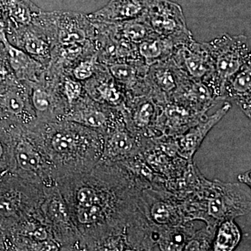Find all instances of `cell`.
<instances>
[{
  "mask_svg": "<svg viewBox=\"0 0 251 251\" xmlns=\"http://www.w3.org/2000/svg\"><path fill=\"white\" fill-rule=\"evenodd\" d=\"M52 147L59 153H68L74 148V140L68 135L58 133L52 140Z\"/></svg>",
  "mask_w": 251,
  "mask_h": 251,
  "instance_id": "484cf974",
  "label": "cell"
},
{
  "mask_svg": "<svg viewBox=\"0 0 251 251\" xmlns=\"http://www.w3.org/2000/svg\"><path fill=\"white\" fill-rule=\"evenodd\" d=\"M16 160L19 166L25 171H35L39 166L40 158L31 145L26 142L18 144L16 150Z\"/></svg>",
  "mask_w": 251,
  "mask_h": 251,
  "instance_id": "d6986e66",
  "label": "cell"
},
{
  "mask_svg": "<svg viewBox=\"0 0 251 251\" xmlns=\"http://www.w3.org/2000/svg\"><path fill=\"white\" fill-rule=\"evenodd\" d=\"M143 17L156 35L179 39L191 35L182 9L168 0H150Z\"/></svg>",
  "mask_w": 251,
  "mask_h": 251,
  "instance_id": "3957f363",
  "label": "cell"
},
{
  "mask_svg": "<svg viewBox=\"0 0 251 251\" xmlns=\"http://www.w3.org/2000/svg\"><path fill=\"white\" fill-rule=\"evenodd\" d=\"M33 24L45 31L52 46L95 43L96 29L87 15L71 11H41Z\"/></svg>",
  "mask_w": 251,
  "mask_h": 251,
  "instance_id": "7a4b0ae2",
  "label": "cell"
},
{
  "mask_svg": "<svg viewBox=\"0 0 251 251\" xmlns=\"http://www.w3.org/2000/svg\"><path fill=\"white\" fill-rule=\"evenodd\" d=\"M241 240L242 232L233 219L226 220L218 229L214 242V251H233Z\"/></svg>",
  "mask_w": 251,
  "mask_h": 251,
  "instance_id": "ac0fdd59",
  "label": "cell"
},
{
  "mask_svg": "<svg viewBox=\"0 0 251 251\" xmlns=\"http://www.w3.org/2000/svg\"><path fill=\"white\" fill-rule=\"evenodd\" d=\"M186 76L171 58L156 63L148 69V81L151 93L163 102L173 97Z\"/></svg>",
  "mask_w": 251,
  "mask_h": 251,
  "instance_id": "ba28073f",
  "label": "cell"
},
{
  "mask_svg": "<svg viewBox=\"0 0 251 251\" xmlns=\"http://www.w3.org/2000/svg\"><path fill=\"white\" fill-rule=\"evenodd\" d=\"M210 57L212 72L204 81L216 102L221 100L225 83L239 70L251 64V48L247 36L224 33L204 42Z\"/></svg>",
  "mask_w": 251,
  "mask_h": 251,
  "instance_id": "6da1fadb",
  "label": "cell"
},
{
  "mask_svg": "<svg viewBox=\"0 0 251 251\" xmlns=\"http://www.w3.org/2000/svg\"><path fill=\"white\" fill-rule=\"evenodd\" d=\"M4 2L9 18L8 25L33 24L42 11L31 0H4Z\"/></svg>",
  "mask_w": 251,
  "mask_h": 251,
  "instance_id": "2e32d148",
  "label": "cell"
},
{
  "mask_svg": "<svg viewBox=\"0 0 251 251\" xmlns=\"http://www.w3.org/2000/svg\"><path fill=\"white\" fill-rule=\"evenodd\" d=\"M66 120L92 128H103L109 122V115L103 109L97 106H87L72 110Z\"/></svg>",
  "mask_w": 251,
  "mask_h": 251,
  "instance_id": "e0dca14e",
  "label": "cell"
},
{
  "mask_svg": "<svg viewBox=\"0 0 251 251\" xmlns=\"http://www.w3.org/2000/svg\"><path fill=\"white\" fill-rule=\"evenodd\" d=\"M174 40L154 34L137 46L140 60L148 67L171 58Z\"/></svg>",
  "mask_w": 251,
  "mask_h": 251,
  "instance_id": "9a60e30c",
  "label": "cell"
},
{
  "mask_svg": "<svg viewBox=\"0 0 251 251\" xmlns=\"http://www.w3.org/2000/svg\"><path fill=\"white\" fill-rule=\"evenodd\" d=\"M83 85L87 94L100 103L120 106L128 101V96L125 89L112 76L106 66L100 63L95 74L83 82Z\"/></svg>",
  "mask_w": 251,
  "mask_h": 251,
  "instance_id": "9c48e42d",
  "label": "cell"
},
{
  "mask_svg": "<svg viewBox=\"0 0 251 251\" xmlns=\"http://www.w3.org/2000/svg\"><path fill=\"white\" fill-rule=\"evenodd\" d=\"M230 108V103L226 102L215 113L209 117L205 115L183 133L178 140L177 151L179 154L186 159L191 160L209 131L222 120Z\"/></svg>",
  "mask_w": 251,
  "mask_h": 251,
  "instance_id": "30bf717a",
  "label": "cell"
},
{
  "mask_svg": "<svg viewBox=\"0 0 251 251\" xmlns=\"http://www.w3.org/2000/svg\"><path fill=\"white\" fill-rule=\"evenodd\" d=\"M251 171H247L242 174L239 175L237 179L238 181L241 183L247 185L249 188L251 187Z\"/></svg>",
  "mask_w": 251,
  "mask_h": 251,
  "instance_id": "f546056e",
  "label": "cell"
},
{
  "mask_svg": "<svg viewBox=\"0 0 251 251\" xmlns=\"http://www.w3.org/2000/svg\"><path fill=\"white\" fill-rule=\"evenodd\" d=\"M174 211L170 204L162 201H156L151 206L150 216L155 223L166 225L173 222Z\"/></svg>",
  "mask_w": 251,
  "mask_h": 251,
  "instance_id": "603a6c76",
  "label": "cell"
},
{
  "mask_svg": "<svg viewBox=\"0 0 251 251\" xmlns=\"http://www.w3.org/2000/svg\"><path fill=\"white\" fill-rule=\"evenodd\" d=\"M8 24L9 18L4 0H0V36L6 35Z\"/></svg>",
  "mask_w": 251,
  "mask_h": 251,
  "instance_id": "f1b7e54d",
  "label": "cell"
},
{
  "mask_svg": "<svg viewBox=\"0 0 251 251\" xmlns=\"http://www.w3.org/2000/svg\"><path fill=\"white\" fill-rule=\"evenodd\" d=\"M231 100L251 119V64L243 67L225 83L221 100Z\"/></svg>",
  "mask_w": 251,
  "mask_h": 251,
  "instance_id": "4fadbf2b",
  "label": "cell"
},
{
  "mask_svg": "<svg viewBox=\"0 0 251 251\" xmlns=\"http://www.w3.org/2000/svg\"><path fill=\"white\" fill-rule=\"evenodd\" d=\"M106 67L112 76L125 89L128 98L151 93L148 81L149 67L142 61L114 63Z\"/></svg>",
  "mask_w": 251,
  "mask_h": 251,
  "instance_id": "52a82bcc",
  "label": "cell"
},
{
  "mask_svg": "<svg viewBox=\"0 0 251 251\" xmlns=\"http://www.w3.org/2000/svg\"><path fill=\"white\" fill-rule=\"evenodd\" d=\"M59 87L61 92L66 97L68 103L70 105L78 100L85 91L83 83L80 81L75 80L70 74L62 75L60 77Z\"/></svg>",
  "mask_w": 251,
  "mask_h": 251,
  "instance_id": "44dd1931",
  "label": "cell"
},
{
  "mask_svg": "<svg viewBox=\"0 0 251 251\" xmlns=\"http://www.w3.org/2000/svg\"><path fill=\"white\" fill-rule=\"evenodd\" d=\"M3 153H4V149H3L2 145H1V143L0 142V159H1Z\"/></svg>",
  "mask_w": 251,
  "mask_h": 251,
  "instance_id": "1f68e13d",
  "label": "cell"
},
{
  "mask_svg": "<svg viewBox=\"0 0 251 251\" xmlns=\"http://www.w3.org/2000/svg\"><path fill=\"white\" fill-rule=\"evenodd\" d=\"M6 39L15 47L22 50L45 67L50 62L52 45L45 31L34 24L29 25H8Z\"/></svg>",
  "mask_w": 251,
  "mask_h": 251,
  "instance_id": "5b68a950",
  "label": "cell"
},
{
  "mask_svg": "<svg viewBox=\"0 0 251 251\" xmlns=\"http://www.w3.org/2000/svg\"><path fill=\"white\" fill-rule=\"evenodd\" d=\"M77 199L80 206H87L99 204V198L93 188H82L77 194Z\"/></svg>",
  "mask_w": 251,
  "mask_h": 251,
  "instance_id": "4316f807",
  "label": "cell"
},
{
  "mask_svg": "<svg viewBox=\"0 0 251 251\" xmlns=\"http://www.w3.org/2000/svg\"><path fill=\"white\" fill-rule=\"evenodd\" d=\"M101 214V208L99 204L80 206L77 211V218L82 224H92L98 221Z\"/></svg>",
  "mask_w": 251,
  "mask_h": 251,
  "instance_id": "d4e9b609",
  "label": "cell"
},
{
  "mask_svg": "<svg viewBox=\"0 0 251 251\" xmlns=\"http://www.w3.org/2000/svg\"><path fill=\"white\" fill-rule=\"evenodd\" d=\"M18 81L8 62L4 44L0 40V86L10 85Z\"/></svg>",
  "mask_w": 251,
  "mask_h": 251,
  "instance_id": "cb8c5ba5",
  "label": "cell"
},
{
  "mask_svg": "<svg viewBox=\"0 0 251 251\" xmlns=\"http://www.w3.org/2000/svg\"><path fill=\"white\" fill-rule=\"evenodd\" d=\"M16 201L13 196L7 193L0 195V216L8 217L16 211Z\"/></svg>",
  "mask_w": 251,
  "mask_h": 251,
  "instance_id": "83f0119b",
  "label": "cell"
},
{
  "mask_svg": "<svg viewBox=\"0 0 251 251\" xmlns=\"http://www.w3.org/2000/svg\"><path fill=\"white\" fill-rule=\"evenodd\" d=\"M173 40L171 59L175 65L188 77L204 82L212 72L210 57L204 43L195 40L193 34Z\"/></svg>",
  "mask_w": 251,
  "mask_h": 251,
  "instance_id": "277c9868",
  "label": "cell"
},
{
  "mask_svg": "<svg viewBox=\"0 0 251 251\" xmlns=\"http://www.w3.org/2000/svg\"><path fill=\"white\" fill-rule=\"evenodd\" d=\"M100 23L116 39L132 46H137L155 34L143 16L122 23Z\"/></svg>",
  "mask_w": 251,
  "mask_h": 251,
  "instance_id": "5bb4252c",
  "label": "cell"
},
{
  "mask_svg": "<svg viewBox=\"0 0 251 251\" xmlns=\"http://www.w3.org/2000/svg\"><path fill=\"white\" fill-rule=\"evenodd\" d=\"M34 237L38 239H46V233L45 231L42 229H37V230H36L35 232H34Z\"/></svg>",
  "mask_w": 251,
  "mask_h": 251,
  "instance_id": "4dcf8cb0",
  "label": "cell"
},
{
  "mask_svg": "<svg viewBox=\"0 0 251 251\" xmlns=\"http://www.w3.org/2000/svg\"><path fill=\"white\" fill-rule=\"evenodd\" d=\"M128 101L127 119L135 130L145 135L161 133L159 118L166 102L151 93L130 97Z\"/></svg>",
  "mask_w": 251,
  "mask_h": 251,
  "instance_id": "8992f818",
  "label": "cell"
},
{
  "mask_svg": "<svg viewBox=\"0 0 251 251\" xmlns=\"http://www.w3.org/2000/svg\"><path fill=\"white\" fill-rule=\"evenodd\" d=\"M6 57L15 77L20 82H35L42 78L46 67L22 50L10 44L6 35L0 36Z\"/></svg>",
  "mask_w": 251,
  "mask_h": 251,
  "instance_id": "7c38bea8",
  "label": "cell"
},
{
  "mask_svg": "<svg viewBox=\"0 0 251 251\" xmlns=\"http://www.w3.org/2000/svg\"><path fill=\"white\" fill-rule=\"evenodd\" d=\"M150 0H110L101 9L87 14L93 22L117 23L143 16Z\"/></svg>",
  "mask_w": 251,
  "mask_h": 251,
  "instance_id": "8fae6325",
  "label": "cell"
},
{
  "mask_svg": "<svg viewBox=\"0 0 251 251\" xmlns=\"http://www.w3.org/2000/svg\"><path fill=\"white\" fill-rule=\"evenodd\" d=\"M99 64L97 54H91L79 61L72 68L70 75L83 83L93 76L98 69Z\"/></svg>",
  "mask_w": 251,
  "mask_h": 251,
  "instance_id": "ffe728a7",
  "label": "cell"
},
{
  "mask_svg": "<svg viewBox=\"0 0 251 251\" xmlns=\"http://www.w3.org/2000/svg\"><path fill=\"white\" fill-rule=\"evenodd\" d=\"M135 140L124 131H117L109 140V148L113 154L125 155L133 151Z\"/></svg>",
  "mask_w": 251,
  "mask_h": 251,
  "instance_id": "7402d4cb",
  "label": "cell"
}]
</instances>
